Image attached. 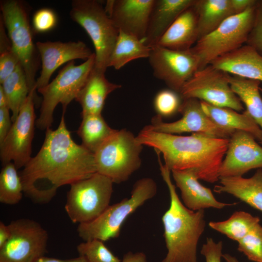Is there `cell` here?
I'll return each mask as SVG.
<instances>
[{"mask_svg": "<svg viewBox=\"0 0 262 262\" xmlns=\"http://www.w3.org/2000/svg\"><path fill=\"white\" fill-rule=\"evenodd\" d=\"M57 17L54 12L50 9L43 8L37 11L33 15V24L37 32H48L55 26Z\"/></svg>", "mask_w": 262, "mask_h": 262, "instance_id": "38", "label": "cell"}, {"mask_svg": "<svg viewBox=\"0 0 262 262\" xmlns=\"http://www.w3.org/2000/svg\"><path fill=\"white\" fill-rule=\"evenodd\" d=\"M155 0H109L105 10L119 31L143 41Z\"/></svg>", "mask_w": 262, "mask_h": 262, "instance_id": "17", "label": "cell"}, {"mask_svg": "<svg viewBox=\"0 0 262 262\" xmlns=\"http://www.w3.org/2000/svg\"><path fill=\"white\" fill-rule=\"evenodd\" d=\"M237 249L254 262H262V226L259 223L238 242Z\"/></svg>", "mask_w": 262, "mask_h": 262, "instance_id": "35", "label": "cell"}, {"mask_svg": "<svg viewBox=\"0 0 262 262\" xmlns=\"http://www.w3.org/2000/svg\"><path fill=\"white\" fill-rule=\"evenodd\" d=\"M36 90L33 89L29 92L9 132L0 144L2 165L12 162L18 169L24 167L32 158V144L36 122Z\"/></svg>", "mask_w": 262, "mask_h": 262, "instance_id": "12", "label": "cell"}, {"mask_svg": "<svg viewBox=\"0 0 262 262\" xmlns=\"http://www.w3.org/2000/svg\"><path fill=\"white\" fill-rule=\"evenodd\" d=\"M171 172L176 186L180 190L183 204L191 210L197 211L211 208L222 209L237 204L218 201L210 188L200 183L199 179L192 170Z\"/></svg>", "mask_w": 262, "mask_h": 262, "instance_id": "19", "label": "cell"}, {"mask_svg": "<svg viewBox=\"0 0 262 262\" xmlns=\"http://www.w3.org/2000/svg\"><path fill=\"white\" fill-rule=\"evenodd\" d=\"M65 111L56 129L46 130L39 151L19 173L24 194L35 203L49 202L61 186L97 172L94 153L72 139L66 126Z\"/></svg>", "mask_w": 262, "mask_h": 262, "instance_id": "1", "label": "cell"}, {"mask_svg": "<svg viewBox=\"0 0 262 262\" xmlns=\"http://www.w3.org/2000/svg\"><path fill=\"white\" fill-rule=\"evenodd\" d=\"M257 0H231L236 15L245 11L247 8L254 5Z\"/></svg>", "mask_w": 262, "mask_h": 262, "instance_id": "41", "label": "cell"}, {"mask_svg": "<svg viewBox=\"0 0 262 262\" xmlns=\"http://www.w3.org/2000/svg\"><path fill=\"white\" fill-rule=\"evenodd\" d=\"M180 96L177 92L171 89H164L158 92L153 101L154 108L157 115L165 117L178 112L181 103Z\"/></svg>", "mask_w": 262, "mask_h": 262, "instance_id": "36", "label": "cell"}, {"mask_svg": "<svg viewBox=\"0 0 262 262\" xmlns=\"http://www.w3.org/2000/svg\"><path fill=\"white\" fill-rule=\"evenodd\" d=\"M222 258L226 262H239L235 257L232 256L229 254H223Z\"/></svg>", "mask_w": 262, "mask_h": 262, "instance_id": "46", "label": "cell"}, {"mask_svg": "<svg viewBox=\"0 0 262 262\" xmlns=\"http://www.w3.org/2000/svg\"><path fill=\"white\" fill-rule=\"evenodd\" d=\"M223 243L221 241L216 243L212 238H207L200 250L206 262H221Z\"/></svg>", "mask_w": 262, "mask_h": 262, "instance_id": "39", "label": "cell"}, {"mask_svg": "<svg viewBox=\"0 0 262 262\" xmlns=\"http://www.w3.org/2000/svg\"><path fill=\"white\" fill-rule=\"evenodd\" d=\"M178 112L182 117L177 121L165 122L162 117L157 115L152 118L151 124L147 126L155 131L173 134L192 132L225 139H229L232 135L218 127L211 120L203 110L200 101L197 99H183Z\"/></svg>", "mask_w": 262, "mask_h": 262, "instance_id": "15", "label": "cell"}, {"mask_svg": "<svg viewBox=\"0 0 262 262\" xmlns=\"http://www.w3.org/2000/svg\"><path fill=\"white\" fill-rule=\"evenodd\" d=\"M214 192L231 195L253 208L262 212V168L257 169L249 178L242 176L219 178Z\"/></svg>", "mask_w": 262, "mask_h": 262, "instance_id": "25", "label": "cell"}, {"mask_svg": "<svg viewBox=\"0 0 262 262\" xmlns=\"http://www.w3.org/2000/svg\"><path fill=\"white\" fill-rule=\"evenodd\" d=\"M104 73L93 67L75 98L82 106L81 115L101 114L108 96L121 87L120 84L110 82Z\"/></svg>", "mask_w": 262, "mask_h": 262, "instance_id": "23", "label": "cell"}, {"mask_svg": "<svg viewBox=\"0 0 262 262\" xmlns=\"http://www.w3.org/2000/svg\"><path fill=\"white\" fill-rule=\"evenodd\" d=\"M0 17L24 69L30 92L36 90L35 78L39 66L38 51L33 43L25 6L21 1L6 0L0 2Z\"/></svg>", "mask_w": 262, "mask_h": 262, "instance_id": "10", "label": "cell"}, {"mask_svg": "<svg viewBox=\"0 0 262 262\" xmlns=\"http://www.w3.org/2000/svg\"><path fill=\"white\" fill-rule=\"evenodd\" d=\"M194 7L197 16L198 40L236 15L231 0H196Z\"/></svg>", "mask_w": 262, "mask_h": 262, "instance_id": "26", "label": "cell"}, {"mask_svg": "<svg viewBox=\"0 0 262 262\" xmlns=\"http://www.w3.org/2000/svg\"><path fill=\"white\" fill-rule=\"evenodd\" d=\"M256 4L228 18L213 32L197 40L191 49L198 58V70L246 44L254 22Z\"/></svg>", "mask_w": 262, "mask_h": 262, "instance_id": "8", "label": "cell"}, {"mask_svg": "<svg viewBox=\"0 0 262 262\" xmlns=\"http://www.w3.org/2000/svg\"><path fill=\"white\" fill-rule=\"evenodd\" d=\"M260 222V219L258 216L244 211H236L228 219L211 221L209 226L229 239L238 242Z\"/></svg>", "mask_w": 262, "mask_h": 262, "instance_id": "31", "label": "cell"}, {"mask_svg": "<svg viewBox=\"0 0 262 262\" xmlns=\"http://www.w3.org/2000/svg\"><path fill=\"white\" fill-rule=\"evenodd\" d=\"M36 47L42 63L40 74L36 81V90L47 85L52 74L63 64L78 59L87 60L94 53L81 41L37 42Z\"/></svg>", "mask_w": 262, "mask_h": 262, "instance_id": "18", "label": "cell"}, {"mask_svg": "<svg viewBox=\"0 0 262 262\" xmlns=\"http://www.w3.org/2000/svg\"><path fill=\"white\" fill-rule=\"evenodd\" d=\"M10 236L0 248V262H34L47 252L48 233L37 222L27 218L9 224Z\"/></svg>", "mask_w": 262, "mask_h": 262, "instance_id": "13", "label": "cell"}, {"mask_svg": "<svg viewBox=\"0 0 262 262\" xmlns=\"http://www.w3.org/2000/svg\"><path fill=\"white\" fill-rule=\"evenodd\" d=\"M151 48L132 35L119 31L109 60L108 67L118 70L128 63L140 58H148Z\"/></svg>", "mask_w": 262, "mask_h": 262, "instance_id": "27", "label": "cell"}, {"mask_svg": "<svg viewBox=\"0 0 262 262\" xmlns=\"http://www.w3.org/2000/svg\"><path fill=\"white\" fill-rule=\"evenodd\" d=\"M229 82L233 92L243 102L246 110L262 130V97L261 82L236 76H229Z\"/></svg>", "mask_w": 262, "mask_h": 262, "instance_id": "28", "label": "cell"}, {"mask_svg": "<svg viewBox=\"0 0 262 262\" xmlns=\"http://www.w3.org/2000/svg\"><path fill=\"white\" fill-rule=\"evenodd\" d=\"M11 235L9 225H6L3 222H0V248L7 242Z\"/></svg>", "mask_w": 262, "mask_h": 262, "instance_id": "44", "label": "cell"}, {"mask_svg": "<svg viewBox=\"0 0 262 262\" xmlns=\"http://www.w3.org/2000/svg\"><path fill=\"white\" fill-rule=\"evenodd\" d=\"M260 143V144L262 146V142H261V143Z\"/></svg>", "mask_w": 262, "mask_h": 262, "instance_id": "48", "label": "cell"}, {"mask_svg": "<svg viewBox=\"0 0 262 262\" xmlns=\"http://www.w3.org/2000/svg\"><path fill=\"white\" fill-rule=\"evenodd\" d=\"M20 63L13 50L10 39L6 34L5 28H0V83L14 71Z\"/></svg>", "mask_w": 262, "mask_h": 262, "instance_id": "34", "label": "cell"}, {"mask_svg": "<svg viewBox=\"0 0 262 262\" xmlns=\"http://www.w3.org/2000/svg\"><path fill=\"white\" fill-rule=\"evenodd\" d=\"M246 44L262 56V0H257L254 22Z\"/></svg>", "mask_w": 262, "mask_h": 262, "instance_id": "37", "label": "cell"}, {"mask_svg": "<svg viewBox=\"0 0 262 262\" xmlns=\"http://www.w3.org/2000/svg\"><path fill=\"white\" fill-rule=\"evenodd\" d=\"M224 157L219 169L220 178L243 176L252 169L262 168V146L246 131H237L232 133Z\"/></svg>", "mask_w": 262, "mask_h": 262, "instance_id": "16", "label": "cell"}, {"mask_svg": "<svg viewBox=\"0 0 262 262\" xmlns=\"http://www.w3.org/2000/svg\"><path fill=\"white\" fill-rule=\"evenodd\" d=\"M113 182L98 172L70 184L65 209L74 223L91 222L110 205Z\"/></svg>", "mask_w": 262, "mask_h": 262, "instance_id": "9", "label": "cell"}, {"mask_svg": "<svg viewBox=\"0 0 262 262\" xmlns=\"http://www.w3.org/2000/svg\"><path fill=\"white\" fill-rule=\"evenodd\" d=\"M201 107L218 127L232 134L242 131L251 134L259 143L262 142V130L246 110L241 114L232 109L214 106L200 101Z\"/></svg>", "mask_w": 262, "mask_h": 262, "instance_id": "24", "label": "cell"}, {"mask_svg": "<svg viewBox=\"0 0 262 262\" xmlns=\"http://www.w3.org/2000/svg\"><path fill=\"white\" fill-rule=\"evenodd\" d=\"M260 91L261 92V93L262 94V88L260 87Z\"/></svg>", "mask_w": 262, "mask_h": 262, "instance_id": "47", "label": "cell"}, {"mask_svg": "<svg viewBox=\"0 0 262 262\" xmlns=\"http://www.w3.org/2000/svg\"><path fill=\"white\" fill-rule=\"evenodd\" d=\"M158 158L170 199L169 207L162 218L167 253L161 262H197V245L206 225L204 210L193 211L185 206L172 182L171 171Z\"/></svg>", "mask_w": 262, "mask_h": 262, "instance_id": "3", "label": "cell"}, {"mask_svg": "<svg viewBox=\"0 0 262 262\" xmlns=\"http://www.w3.org/2000/svg\"><path fill=\"white\" fill-rule=\"evenodd\" d=\"M70 16L85 30L93 43L95 50L94 67L105 73L119 34L118 30L97 0H73Z\"/></svg>", "mask_w": 262, "mask_h": 262, "instance_id": "7", "label": "cell"}, {"mask_svg": "<svg viewBox=\"0 0 262 262\" xmlns=\"http://www.w3.org/2000/svg\"><path fill=\"white\" fill-rule=\"evenodd\" d=\"M155 181L150 178H143L134 183L129 198L109 205L94 220L79 224V236L84 241L97 239L103 242L117 238L121 227L128 217L157 193Z\"/></svg>", "mask_w": 262, "mask_h": 262, "instance_id": "4", "label": "cell"}, {"mask_svg": "<svg viewBox=\"0 0 262 262\" xmlns=\"http://www.w3.org/2000/svg\"><path fill=\"white\" fill-rule=\"evenodd\" d=\"M34 262H88L86 259L81 256L70 259H59L57 258L48 257L45 256L36 259Z\"/></svg>", "mask_w": 262, "mask_h": 262, "instance_id": "42", "label": "cell"}, {"mask_svg": "<svg viewBox=\"0 0 262 262\" xmlns=\"http://www.w3.org/2000/svg\"><path fill=\"white\" fill-rule=\"evenodd\" d=\"M81 116L77 134L82 139V145L94 153L115 130L108 125L101 114Z\"/></svg>", "mask_w": 262, "mask_h": 262, "instance_id": "29", "label": "cell"}, {"mask_svg": "<svg viewBox=\"0 0 262 262\" xmlns=\"http://www.w3.org/2000/svg\"><path fill=\"white\" fill-rule=\"evenodd\" d=\"M79 256L88 262H121L104 245L103 241L94 239L79 244L77 246Z\"/></svg>", "mask_w": 262, "mask_h": 262, "instance_id": "33", "label": "cell"}, {"mask_svg": "<svg viewBox=\"0 0 262 262\" xmlns=\"http://www.w3.org/2000/svg\"><path fill=\"white\" fill-rule=\"evenodd\" d=\"M143 146L162 153L164 165L173 170H192L199 180L209 183L219 180V172L229 139L193 133L189 136L153 131L147 126L136 136Z\"/></svg>", "mask_w": 262, "mask_h": 262, "instance_id": "2", "label": "cell"}, {"mask_svg": "<svg viewBox=\"0 0 262 262\" xmlns=\"http://www.w3.org/2000/svg\"><path fill=\"white\" fill-rule=\"evenodd\" d=\"M196 0H155L149 18L144 43L151 48L176 18Z\"/></svg>", "mask_w": 262, "mask_h": 262, "instance_id": "21", "label": "cell"}, {"mask_svg": "<svg viewBox=\"0 0 262 262\" xmlns=\"http://www.w3.org/2000/svg\"><path fill=\"white\" fill-rule=\"evenodd\" d=\"M198 39L197 16L193 5L176 18L156 46L173 50H185L192 48Z\"/></svg>", "mask_w": 262, "mask_h": 262, "instance_id": "22", "label": "cell"}, {"mask_svg": "<svg viewBox=\"0 0 262 262\" xmlns=\"http://www.w3.org/2000/svg\"><path fill=\"white\" fill-rule=\"evenodd\" d=\"M0 84L6 96L9 109L12 113L11 119L14 122L30 92L26 77L20 63Z\"/></svg>", "mask_w": 262, "mask_h": 262, "instance_id": "30", "label": "cell"}, {"mask_svg": "<svg viewBox=\"0 0 262 262\" xmlns=\"http://www.w3.org/2000/svg\"><path fill=\"white\" fill-rule=\"evenodd\" d=\"M17 170L12 162L3 165L0 173V202L1 203L15 205L22 198L23 187Z\"/></svg>", "mask_w": 262, "mask_h": 262, "instance_id": "32", "label": "cell"}, {"mask_svg": "<svg viewBox=\"0 0 262 262\" xmlns=\"http://www.w3.org/2000/svg\"><path fill=\"white\" fill-rule=\"evenodd\" d=\"M9 111L8 108H0V144L7 136L13 124Z\"/></svg>", "mask_w": 262, "mask_h": 262, "instance_id": "40", "label": "cell"}, {"mask_svg": "<svg viewBox=\"0 0 262 262\" xmlns=\"http://www.w3.org/2000/svg\"><path fill=\"white\" fill-rule=\"evenodd\" d=\"M210 65L231 75L262 81V56L246 44L217 58Z\"/></svg>", "mask_w": 262, "mask_h": 262, "instance_id": "20", "label": "cell"}, {"mask_svg": "<svg viewBox=\"0 0 262 262\" xmlns=\"http://www.w3.org/2000/svg\"><path fill=\"white\" fill-rule=\"evenodd\" d=\"M143 147L130 131L115 130L94 153L97 172L113 183L127 180L141 165Z\"/></svg>", "mask_w": 262, "mask_h": 262, "instance_id": "5", "label": "cell"}, {"mask_svg": "<svg viewBox=\"0 0 262 262\" xmlns=\"http://www.w3.org/2000/svg\"><path fill=\"white\" fill-rule=\"evenodd\" d=\"M229 76L210 64L196 71L179 94L182 99L194 98L214 106L241 111L243 106L230 87Z\"/></svg>", "mask_w": 262, "mask_h": 262, "instance_id": "11", "label": "cell"}, {"mask_svg": "<svg viewBox=\"0 0 262 262\" xmlns=\"http://www.w3.org/2000/svg\"><path fill=\"white\" fill-rule=\"evenodd\" d=\"M121 262H147V257L142 252H129L123 256Z\"/></svg>", "mask_w": 262, "mask_h": 262, "instance_id": "43", "label": "cell"}, {"mask_svg": "<svg viewBox=\"0 0 262 262\" xmlns=\"http://www.w3.org/2000/svg\"><path fill=\"white\" fill-rule=\"evenodd\" d=\"M148 58L154 76L179 93L199 68L198 58L191 48L177 50L155 46Z\"/></svg>", "mask_w": 262, "mask_h": 262, "instance_id": "14", "label": "cell"}, {"mask_svg": "<svg viewBox=\"0 0 262 262\" xmlns=\"http://www.w3.org/2000/svg\"><path fill=\"white\" fill-rule=\"evenodd\" d=\"M95 53L82 64L76 66L69 62L57 76L45 86L37 89L43 97L40 115L35 126L40 130L50 128L53 122V112L59 103L66 111L70 102L75 99L95 66Z\"/></svg>", "mask_w": 262, "mask_h": 262, "instance_id": "6", "label": "cell"}, {"mask_svg": "<svg viewBox=\"0 0 262 262\" xmlns=\"http://www.w3.org/2000/svg\"><path fill=\"white\" fill-rule=\"evenodd\" d=\"M9 108L8 100L2 86L0 84V108Z\"/></svg>", "mask_w": 262, "mask_h": 262, "instance_id": "45", "label": "cell"}]
</instances>
